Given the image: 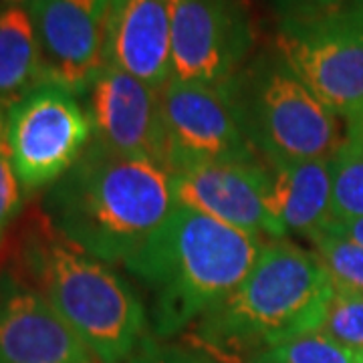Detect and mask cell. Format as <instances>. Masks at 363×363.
I'll return each instance as SVG.
<instances>
[{
	"label": "cell",
	"mask_w": 363,
	"mask_h": 363,
	"mask_svg": "<svg viewBox=\"0 0 363 363\" xmlns=\"http://www.w3.org/2000/svg\"><path fill=\"white\" fill-rule=\"evenodd\" d=\"M172 77L226 85L247 65L252 26L242 0H168Z\"/></svg>",
	"instance_id": "obj_9"
},
{
	"label": "cell",
	"mask_w": 363,
	"mask_h": 363,
	"mask_svg": "<svg viewBox=\"0 0 363 363\" xmlns=\"http://www.w3.org/2000/svg\"><path fill=\"white\" fill-rule=\"evenodd\" d=\"M21 267V279L51 303L95 359L123 363L142 345L145 309L128 281L49 222L28 233Z\"/></svg>",
	"instance_id": "obj_4"
},
{
	"label": "cell",
	"mask_w": 363,
	"mask_h": 363,
	"mask_svg": "<svg viewBox=\"0 0 363 363\" xmlns=\"http://www.w3.org/2000/svg\"><path fill=\"white\" fill-rule=\"evenodd\" d=\"M331 218H363V152L347 142L331 157Z\"/></svg>",
	"instance_id": "obj_18"
},
{
	"label": "cell",
	"mask_w": 363,
	"mask_h": 363,
	"mask_svg": "<svg viewBox=\"0 0 363 363\" xmlns=\"http://www.w3.org/2000/svg\"><path fill=\"white\" fill-rule=\"evenodd\" d=\"M359 0H274L277 11L281 14V23H305L315 21L341 9H347Z\"/></svg>",
	"instance_id": "obj_22"
},
{
	"label": "cell",
	"mask_w": 363,
	"mask_h": 363,
	"mask_svg": "<svg viewBox=\"0 0 363 363\" xmlns=\"http://www.w3.org/2000/svg\"><path fill=\"white\" fill-rule=\"evenodd\" d=\"M228 87L248 142L272 169L329 160L343 145L335 113L279 51L252 59Z\"/></svg>",
	"instance_id": "obj_5"
},
{
	"label": "cell",
	"mask_w": 363,
	"mask_h": 363,
	"mask_svg": "<svg viewBox=\"0 0 363 363\" xmlns=\"http://www.w3.org/2000/svg\"><path fill=\"white\" fill-rule=\"evenodd\" d=\"M21 182L16 178L4 135L0 131V242L4 238L6 228L21 210Z\"/></svg>",
	"instance_id": "obj_21"
},
{
	"label": "cell",
	"mask_w": 363,
	"mask_h": 363,
	"mask_svg": "<svg viewBox=\"0 0 363 363\" xmlns=\"http://www.w3.org/2000/svg\"><path fill=\"white\" fill-rule=\"evenodd\" d=\"M357 359H359V363H363V353L362 355H357Z\"/></svg>",
	"instance_id": "obj_27"
},
{
	"label": "cell",
	"mask_w": 363,
	"mask_h": 363,
	"mask_svg": "<svg viewBox=\"0 0 363 363\" xmlns=\"http://www.w3.org/2000/svg\"><path fill=\"white\" fill-rule=\"evenodd\" d=\"M321 333L355 355L363 353V293L333 283V295L327 303Z\"/></svg>",
	"instance_id": "obj_17"
},
{
	"label": "cell",
	"mask_w": 363,
	"mask_h": 363,
	"mask_svg": "<svg viewBox=\"0 0 363 363\" xmlns=\"http://www.w3.org/2000/svg\"><path fill=\"white\" fill-rule=\"evenodd\" d=\"M180 206L252 234H271V169L259 162H220L169 172Z\"/></svg>",
	"instance_id": "obj_12"
},
{
	"label": "cell",
	"mask_w": 363,
	"mask_h": 363,
	"mask_svg": "<svg viewBox=\"0 0 363 363\" xmlns=\"http://www.w3.org/2000/svg\"><path fill=\"white\" fill-rule=\"evenodd\" d=\"M85 111L97 143L119 156L145 157L168 168L160 89L104 65L85 91Z\"/></svg>",
	"instance_id": "obj_10"
},
{
	"label": "cell",
	"mask_w": 363,
	"mask_h": 363,
	"mask_svg": "<svg viewBox=\"0 0 363 363\" xmlns=\"http://www.w3.org/2000/svg\"><path fill=\"white\" fill-rule=\"evenodd\" d=\"M131 363H218L208 353L180 350L172 345H157L154 341H142L133 353Z\"/></svg>",
	"instance_id": "obj_23"
},
{
	"label": "cell",
	"mask_w": 363,
	"mask_h": 363,
	"mask_svg": "<svg viewBox=\"0 0 363 363\" xmlns=\"http://www.w3.org/2000/svg\"><path fill=\"white\" fill-rule=\"evenodd\" d=\"M176 206L166 166L119 156L95 140L45 196L55 233L107 264L133 257Z\"/></svg>",
	"instance_id": "obj_1"
},
{
	"label": "cell",
	"mask_w": 363,
	"mask_h": 363,
	"mask_svg": "<svg viewBox=\"0 0 363 363\" xmlns=\"http://www.w3.org/2000/svg\"><path fill=\"white\" fill-rule=\"evenodd\" d=\"M2 135L16 178L30 192L52 186L73 168L93 131L75 93L43 83L6 113Z\"/></svg>",
	"instance_id": "obj_6"
},
{
	"label": "cell",
	"mask_w": 363,
	"mask_h": 363,
	"mask_svg": "<svg viewBox=\"0 0 363 363\" xmlns=\"http://www.w3.org/2000/svg\"><path fill=\"white\" fill-rule=\"evenodd\" d=\"M347 143L363 152V109L347 117Z\"/></svg>",
	"instance_id": "obj_25"
},
{
	"label": "cell",
	"mask_w": 363,
	"mask_h": 363,
	"mask_svg": "<svg viewBox=\"0 0 363 363\" xmlns=\"http://www.w3.org/2000/svg\"><path fill=\"white\" fill-rule=\"evenodd\" d=\"M168 169L259 162L226 85L169 79L160 89Z\"/></svg>",
	"instance_id": "obj_8"
},
{
	"label": "cell",
	"mask_w": 363,
	"mask_h": 363,
	"mask_svg": "<svg viewBox=\"0 0 363 363\" xmlns=\"http://www.w3.org/2000/svg\"><path fill=\"white\" fill-rule=\"evenodd\" d=\"M2 2H4L6 6H25V9H28V6L40 2V0H2Z\"/></svg>",
	"instance_id": "obj_26"
},
{
	"label": "cell",
	"mask_w": 363,
	"mask_h": 363,
	"mask_svg": "<svg viewBox=\"0 0 363 363\" xmlns=\"http://www.w3.org/2000/svg\"><path fill=\"white\" fill-rule=\"evenodd\" d=\"M323 230L363 247V218H331Z\"/></svg>",
	"instance_id": "obj_24"
},
{
	"label": "cell",
	"mask_w": 363,
	"mask_h": 363,
	"mask_svg": "<svg viewBox=\"0 0 363 363\" xmlns=\"http://www.w3.org/2000/svg\"><path fill=\"white\" fill-rule=\"evenodd\" d=\"M264 242L192 208L176 206L125 271L150 293L157 335L168 337L202 319L245 281Z\"/></svg>",
	"instance_id": "obj_2"
},
{
	"label": "cell",
	"mask_w": 363,
	"mask_h": 363,
	"mask_svg": "<svg viewBox=\"0 0 363 363\" xmlns=\"http://www.w3.org/2000/svg\"><path fill=\"white\" fill-rule=\"evenodd\" d=\"M0 363H93V355L37 289L2 274Z\"/></svg>",
	"instance_id": "obj_13"
},
{
	"label": "cell",
	"mask_w": 363,
	"mask_h": 363,
	"mask_svg": "<svg viewBox=\"0 0 363 363\" xmlns=\"http://www.w3.org/2000/svg\"><path fill=\"white\" fill-rule=\"evenodd\" d=\"M105 65L117 67L154 89L172 79L168 0H111Z\"/></svg>",
	"instance_id": "obj_14"
},
{
	"label": "cell",
	"mask_w": 363,
	"mask_h": 363,
	"mask_svg": "<svg viewBox=\"0 0 363 363\" xmlns=\"http://www.w3.org/2000/svg\"><path fill=\"white\" fill-rule=\"evenodd\" d=\"M248 363H359L353 351L313 331L255 353Z\"/></svg>",
	"instance_id": "obj_19"
},
{
	"label": "cell",
	"mask_w": 363,
	"mask_h": 363,
	"mask_svg": "<svg viewBox=\"0 0 363 363\" xmlns=\"http://www.w3.org/2000/svg\"><path fill=\"white\" fill-rule=\"evenodd\" d=\"M47 83L33 16L25 6L0 11V131L6 113Z\"/></svg>",
	"instance_id": "obj_16"
},
{
	"label": "cell",
	"mask_w": 363,
	"mask_h": 363,
	"mask_svg": "<svg viewBox=\"0 0 363 363\" xmlns=\"http://www.w3.org/2000/svg\"><path fill=\"white\" fill-rule=\"evenodd\" d=\"M269 216L274 238L301 234L311 238L331 220V157L271 169Z\"/></svg>",
	"instance_id": "obj_15"
},
{
	"label": "cell",
	"mask_w": 363,
	"mask_h": 363,
	"mask_svg": "<svg viewBox=\"0 0 363 363\" xmlns=\"http://www.w3.org/2000/svg\"><path fill=\"white\" fill-rule=\"evenodd\" d=\"M331 295L333 281L315 252L272 238L245 281L198 319L196 337L208 355L252 357L317 331Z\"/></svg>",
	"instance_id": "obj_3"
},
{
	"label": "cell",
	"mask_w": 363,
	"mask_h": 363,
	"mask_svg": "<svg viewBox=\"0 0 363 363\" xmlns=\"http://www.w3.org/2000/svg\"><path fill=\"white\" fill-rule=\"evenodd\" d=\"M317 259L335 285L363 293V247L321 230L309 238Z\"/></svg>",
	"instance_id": "obj_20"
},
{
	"label": "cell",
	"mask_w": 363,
	"mask_h": 363,
	"mask_svg": "<svg viewBox=\"0 0 363 363\" xmlns=\"http://www.w3.org/2000/svg\"><path fill=\"white\" fill-rule=\"evenodd\" d=\"M111 0H40L28 6L47 83L85 95L105 65Z\"/></svg>",
	"instance_id": "obj_11"
},
{
	"label": "cell",
	"mask_w": 363,
	"mask_h": 363,
	"mask_svg": "<svg viewBox=\"0 0 363 363\" xmlns=\"http://www.w3.org/2000/svg\"><path fill=\"white\" fill-rule=\"evenodd\" d=\"M277 51L335 116L363 109V0L315 21H283Z\"/></svg>",
	"instance_id": "obj_7"
}]
</instances>
